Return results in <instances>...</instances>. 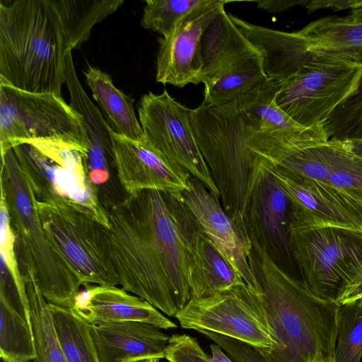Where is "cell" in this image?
Instances as JSON below:
<instances>
[{"instance_id":"cell-32","label":"cell","mask_w":362,"mask_h":362,"mask_svg":"<svg viewBox=\"0 0 362 362\" xmlns=\"http://www.w3.org/2000/svg\"><path fill=\"white\" fill-rule=\"evenodd\" d=\"M0 356L11 362L35 360L33 327L0 301Z\"/></svg>"},{"instance_id":"cell-46","label":"cell","mask_w":362,"mask_h":362,"mask_svg":"<svg viewBox=\"0 0 362 362\" xmlns=\"http://www.w3.org/2000/svg\"><path fill=\"white\" fill-rule=\"evenodd\" d=\"M347 139H362V121L356 126Z\"/></svg>"},{"instance_id":"cell-2","label":"cell","mask_w":362,"mask_h":362,"mask_svg":"<svg viewBox=\"0 0 362 362\" xmlns=\"http://www.w3.org/2000/svg\"><path fill=\"white\" fill-rule=\"evenodd\" d=\"M67 51L47 0H1L0 83L62 97Z\"/></svg>"},{"instance_id":"cell-40","label":"cell","mask_w":362,"mask_h":362,"mask_svg":"<svg viewBox=\"0 0 362 362\" xmlns=\"http://www.w3.org/2000/svg\"><path fill=\"white\" fill-rule=\"evenodd\" d=\"M358 0H312L304 6L308 13L320 9L329 8L334 11L352 8Z\"/></svg>"},{"instance_id":"cell-29","label":"cell","mask_w":362,"mask_h":362,"mask_svg":"<svg viewBox=\"0 0 362 362\" xmlns=\"http://www.w3.org/2000/svg\"><path fill=\"white\" fill-rule=\"evenodd\" d=\"M280 85L267 79L238 100L245 113L257 124V132H299L308 129L295 122L276 104V96Z\"/></svg>"},{"instance_id":"cell-26","label":"cell","mask_w":362,"mask_h":362,"mask_svg":"<svg viewBox=\"0 0 362 362\" xmlns=\"http://www.w3.org/2000/svg\"><path fill=\"white\" fill-rule=\"evenodd\" d=\"M93 98L109 120L113 132L130 141L143 144L144 134L133 107L134 99L117 88L110 76L88 66L84 72Z\"/></svg>"},{"instance_id":"cell-24","label":"cell","mask_w":362,"mask_h":362,"mask_svg":"<svg viewBox=\"0 0 362 362\" xmlns=\"http://www.w3.org/2000/svg\"><path fill=\"white\" fill-rule=\"evenodd\" d=\"M230 20L260 52L269 80L281 84L293 76L312 53L297 31L288 33L247 22L230 13Z\"/></svg>"},{"instance_id":"cell-20","label":"cell","mask_w":362,"mask_h":362,"mask_svg":"<svg viewBox=\"0 0 362 362\" xmlns=\"http://www.w3.org/2000/svg\"><path fill=\"white\" fill-rule=\"evenodd\" d=\"M73 308L90 324L134 321L148 323L161 329L177 326L143 298L116 286L83 285Z\"/></svg>"},{"instance_id":"cell-50","label":"cell","mask_w":362,"mask_h":362,"mask_svg":"<svg viewBox=\"0 0 362 362\" xmlns=\"http://www.w3.org/2000/svg\"><path fill=\"white\" fill-rule=\"evenodd\" d=\"M23 362H29V361H23Z\"/></svg>"},{"instance_id":"cell-39","label":"cell","mask_w":362,"mask_h":362,"mask_svg":"<svg viewBox=\"0 0 362 362\" xmlns=\"http://www.w3.org/2000/svg\"><path fill=\"white\" fill-rule=\"evenodd\" d=\"M199 332L219 345L234 362H272L259 349L244 342L208 331Z\"/></svg>"},{"instance_id":"cell-8","label":"cell","mask_w":362,"mask_h":362,"mask_svg":"<svg viewBox=\"0 0 362 362\" xmlns=\"http://www.w3.org/2000/svg\"><path fill=\"white\" fill-rule=\"evenodd\" d=\"M32 139L64 142L88 157L81 116L62 97L24 91L0 83L1 156Z\"/></svg>"},{"instance_id":"cell-38","label":"cell","mask_w":362,"mask_h":362,"mask_svg":"<svg viewBox=\"0 0 362 362\" xmlns=\"http://www.w3.org/2000/svg\"><path fill=\"white\" fill-rule=\"evenodd\" d=\"M168 362H211L197 340L187 334H173L165 350Z\"/></svg>"},{"instance_id":"cell-19","label":"cell","mask_w":362,"mask_h":362,"mask_svg":"<svg viewBox=\"0 0 362 362\" xmlns=\"http://www.w3.org/2000/svg\"><path fill=\"white\" fill-rule=\"evenodd\" d=\"M184 233L188 252L191 298H206L246 284L206 237L189 209L184 223Z\"/></svg>"},{"instance_id":"cell-49","label":"cell","mask_w":362,"mask_h":362,"mask_svg":"<svg viewBox=\"0 0 362 362\" xmlns=\"http://www.w3.org/2000/svg\"><path fill=\"white\" fill-rule=\"evenodd\" d=\"M360 300V305H361V307L362 308V298L359 300Z\"/></svg>"},{"instance_id":"cell-31","label":"cell","mask_w":362,"mask_h":362,"mask_svg":"<svg viewBox=\"0 0 362 362\" xmlns=\"http://www.w3.org/2000/svg\"><path fill=\"white\" fill-rule=\"evenodd\" d=\"M325 149L329 168L327 182L362 204V156L353 152L348 139H329Z\"/></svg>"},{"instance_id":"cell-30","label":"cell","mask_w":362,"mask_h":362,"mask_svg":"<svg viewBox=\"0 0 362 362\" xmlns=\"http://www.w3.org/2000/svg\"><path fill=\"white\" fill-rule=\"evenodd\" d=\"M24 275L36 351L34 361L67 362L56 335L49 303L40 293L33 272L26 269Z\"/></svg>"},{"instance_id":"cell-16","label":"cell","mask_w":362,"mask_h":362,"mask_svg":"<svg viewBox=\"0 0 362 362\" xmlns=\"http://www.w3.org/2000/svg\"><path fill=\"white\" fill-rule=\"evenodd\" d=\"M228 2L211 0L187 16L169 34L158 39L156 82L184 87L202 81V37Z\"/></svg>"},{"instance_id":"cell-14","label":"cell","mask_w":362,"mask_h":362,"mask_svg":"<svg viewBox=\"0 0 362 362\" xmlns=\"http://www.w3.org/2000/svg\"><path fill=\"white\" fill-rule=\"evenodd\" d=\"M12 149L37 202L72 207L109 228L106 209L89 177L65 169L29 143Z\"/></svg>"},{"instance_id":"cell-36","label":"cell","mask_w":362,"mask_h":362,"mask_svg":"<svg viewBox=\"0 0 362 362\" xmlns=\"http://www.w3.org/2000/svg\"><path fill=\"white\" fill-rule=\"evenodd\" d=\"M362 121V78L355 91L322 124L328 139H347Z\"/></svg>"},{"instance_id":"cell-48","label":"cell","mask_w":362,"mask_h":362,"mask_svg":"<svg viewBox=\"0 0 362 362\" xmlns=\"http://www.w3.org/2000/svg\"><path fill=\"white\" fill-rule=\"evenodd\" d=\"M315 362H334V359H329V360H322V361H315Z\"/></svg>"},{"instance_id":"cell-45","label":"cell","mask_w":362,"mask_h":362,"mask_svg":"<svg viewBox=\"0 0 362 362\" xmlns=\"http://www.w3.org/2000/svg\"><path fill=\"white\" fill-rule=\"evenodd\" d=\"M349 141L350 146L353 152L362 156V139H351Z\"/></svg>"},{"instance_id":"cell-42","label":"cell","mask_w":362,"mask_h":362,"mask_svg":"<svg viewBox=\"0 0 362 362\" xmlns=\"http://www.w3.org/2000/svg\"><path fill=\"white\" fill-rule=\"evenodd\" d=\"M257 6L269 13H279L291 7L305 6L308 0H262L256 1Z\"/></svg>"},{"instance_id":"cell-33","label":"cell","mask_w":362,"mask_h":362,"mask_svg":"<svg viewBox=\"0 0 362 362\" xmlns=\"http://www.w3.org/2000/svg\"><path fill=\"white\" fill-rule=\"evenodd\" d=\"M211 0H146L141 25L165 36L187 16Z\"/></svg>"},{"instance_id":"cell-27","label":"cell","mask_w":362,"mask_h":362,"mask_svg":"<svg viewBox=\"0 0 362 362\" xmlns=\"http://www.w3.org/2000/svg\"><path fill=\"white\" fill-rule=\"evenodd\" d=\"M66 50L78 49L94 25L115 12L123 0H47Z\"/></svg>"},{"instance_id":"cell-15","label":"cell","mask_w":362,"mask_h":362,"mask_svg":"<svg viewBox=\"0 0 362 362\" xmlns=\"http://www.w3.org/2000/svg\"><path fill=\"white\" fill-rule=\"evenodd\" d=\"M264 162L290 200L289 228L338 226L362 230L361 203L328 182L293 178Z\"/></svg>"},{"instance_id":"cell-11","label":"cell","mask_w":362,"mask_h":362,"mask_svg":"<svg viewBox=\"0 0 362 362\" xmlns=\"http://www.w3.org/2000/svg\"><path fill=\"white\" fill-rule=\"evenodd\" d=\"M191 109L161 94L144 95L138 115L146 142L153 148L181 165L197 178L216 198L220 194L197 146L190 120Z\"/></svg>"},{"instance_id":"cell-23","label":"cell","mask_w":362,"mask_h":362,"mask_svg":"<svg viewBox=\"0 0 362 362\" xmlns=\"http://www.w3.org/2000/svg\"><path fill=\"white\" fill-rule=\"evenodd\" d=\"M261 56L223 8L202 37V83L209 85Z\"/></svg>"},{"instance_id":"cell-43","label":"cell","mask_w":362,"mask_h":362,"mask_svg":"<svg viewBox=\"0 0 362 362\" xmlns=\"http://www.w3.org/2000/svg\"><path fill=\"white\" fill-rule=\"evenodd\" d=\"M211 356V362H234L233 359L216 343L210 345Z\"/></svg>"},{"instance_id":"cell-44","label":"cell","mask_w":362,"mask_h":362,"mask_svg":"<svg viewBox=\"0 0 362 362\" xmlns=\"http://www.w3.org/2000/svg\"><path fill=\"white\" fill-rule=\"evenodd\" d=\"M348 17L355 22L362 23V0H358L356 4L351 9Z\"/></svg>"},{"instance_id":"cell-18","label":"cell","mask_w":362,"mask_h":362,"mask_svg":"<svg viewBox=\"0 0 362 362\" xmlns=\"http://www.w3.org/2000/svg\"><path fill=\"white\" fill-rule=\"evenodd\" d=\"M212 244L226 257L247 285L258 293L248 255L251 242L243 221L231 218L215 197L197 178L191 176L188 187L180 194Z\"/></svg>"},{"instance_id":"cell-21","label":"cell","mask_w":362,"mask_h":362,"mask_svg":"<svg viewBox=\"0 0 362 362\" xmlns=\"http://www.w3.org/2000/svg\"><path fill=\"white\" fill-rule=\"evenodd\" d=\"M64 81L70 105L81 116L88 149L85 163L87 173L95 185L105 184L110 177L109 162L114 164L113 130L85 93L76 72L71 49L66 54Z\"/></svg>"},{"instance_id":"cell-37","label":"cell","mask_w":362,"mask_h":362,"mask_svg":"<svg viewBox=\"0 0 362 362\" xmlns=\"http://www.w3.org/2000/svg\"><path fill=\"white\" fill-rule=\"evenodd\" d=\"M29 143L53 161L82 177H89L81 151L68 144L48 139H32Z\"/></svg>"},{"instance_id":"cell-28","label":"cell","mask_w":362,"mask_h":362,"mask_svg":"<svg viewBox=\"0 0 362 362\" xmlns=\"http://www.w3.org/2000/svg\"><path fill=\"white\" fill-rule=\"evenodd\" d=\"M56 335L67 362H100L90 324L73 308L49 303Z\"/></svg>"},{"instance_id":"cell-25","label":"cell","mask_w":362,"mask_h":362,"mask_svg":"<svg viewBox=\"0 0 362 362\" xmlns=\"http://www.w3.org/2000/svg\"><path fill=\"white\" fill-rule=\"evenodd\" d=\"M310 53L341 55L362 64V23L346 17L326 16L297 31Z\"/></svg>"},{"instance_id":"cell-9","label":"cell","mask_w":362,"mask_h":362,"mask_svg":"<svg viewBox=\"0 0 362 362\" xmlns=\"http://www.w3.org/2000/svg\"><path fill=\"white\" fill-rule=\"evenodd\" d=\"M47 241L81 281L119 284L108 244L107 228L68 206L36 202Z\"/></svg>"},{"instance_id":"cell-3","label":"cell","mask_w":362,"mask_h":362,"mask_svg":"<svg viewBox=\"0 0 362 362\" xmlns=\"http://www.w3.org/2000/svg\"><path fill=\"white\" fill-rule=\"evenodd\" d=\"M190 120L225 212L243 221L245 205L260 165L259 156L247 144L252 132L258 131L257 124L238 99L219 106L202 102L191 110Z\"/></svg>"},{"instance_id":"cell-22","label":"cell","mask_w":362,"mask_h":362,"mask_svg":"<svg viewBox=\"0 0 362 362\" xmlns=\"http://www.w3.org/2000/svg\"><path fill=\"white\" fill-rule=\"evenodd\" d=\"M160 329L134 321L90 324V335L100 362L163 358L170 336Z\"/></svg>"},{"instance_id":"cell-10","label":"cell","mask_w":362,"mask_h":362,"mask_svg":"<svg viewBox=\"0 0 362 362\" xmlns=\"http://www.w3.org/2000/svg\"><path fill=\"white\" fill-rule=\"evenodd\" d=\"M175 317L184 329L208 331L260 350L274 344L261 297L247 284L191 298Z\"/></svg>"},{"instance_id":"cell-17","label":"cell","mask_w":362,"mask_h":362,"mask_svg":"<svg viewBox=\"0 0 362 362\" xmlns=\"http://www.w3.org/2000/svg\"><path fill=\"white\" fill-rule=\"evenodd\" d=\"M114 166L127 194L146 189L180 195L192 175L146 141H130L113 132Z\"/></svg>"},{"instance_id":"cell-4","label":"cell","mask_w":362,"mask_h":362,"mask_svg":"<svg viewBox=\"0 0 362 362\" xmlns=\"http://www.w3.org/2000/svg\"><path fill=\"white\" fill-rule=\"evenodd\" d=\"M1 160L0 189L19 240L24 268L33 272L47 303L72 308L82 284L47 241L37 200L13 149L1 156Z\"/></svg>"},{"instance_id":"cell-35","label":"cell","mask_w":362,"mask_h":362,"mask_svg":"<svg viewBox=\"0 0 362 362\" xmlns=\"http://www.w3.org/2000/svg\"><path fill=\"white\" fill-rule=\"evenodd\" d=\"M0 258L8 269L24 303L29 305L25 276L21 272L15 245L17 235L11 223V216L4 191L0 189Z\"/></svg>"},{"instance_id":"cell-12","label":"cell","mask_w":362,"mask_h":362,"mask_svg":"<svg viewBox=\"0 0 362 362\" xmlns=\"http://www.w3.org/2000/svg\"><path fill=\"white\" fill-rule=\"evenodd\" d=\"M160 254L178 310L191 299L184 223L188 206L180 195L146 189L134 194Z\"/></svg>"},{"instance_id":"cell-7","label":"cell","mask_w":362,"mask_h":362,"mask_svg":"<svg viewBox=\"0 0 362 362\" xmlns=\"http://www.w3.org/2000/svg\"><path fill=\"white\" fill-rule=\"evenodd\" d=\"M295 263L305 286L332 302L362 272V230L338 226L289 228Z\"/></svg>"},{"instance_id":"cell-6","label":"cell","mask_w":362,"mask_h":362,"mask_svg":"<svg viewBox=\"0 0 362 362\" xmlns=\"http://www.w3.org/2000/svg\"><path fill=\"white\" fill-rule=\"evenodd\" d=\"M362 64L341 55L317 52L280 85L278 106L299 124L322 125L357 88Z\"/></svg>"},{"instance_id":"cell-13","label":"cell","mask_w":362,"mask_h":362,"mask_svg":"<svg viewBox=\"0 0 362 362\" xmlns=\"http://www.w3.org/2000/svg\"><path fill=\"white\" fill-rule=\"evenodd\" d=\"M259 158L257 177L243 211V224L250 240L289 274L288 269L295 262L289 239L291 202L276 176Z\"/></svg>"},{"instance_id":"cell-5","label":"cell","mask_w":362,"mask_h":362,"mask_svg":"<svg viewBox=\"0 0 362 362\" xmlns=\"http://www.w3.org/2000/svg\"><path fill=\"white\" fill-rule=\"evenodd\" d=\"M107 235L119 284L169 317L175 304L144 212L134 194L105 208Z\"/></svg>"},{"instance_id":"cell-34","label":"cell","mask_w":362,"mask_h":362,"mask_svg":"<svg viewBox=\"0 0 362 362\" xmlns=\"http://www.w3.org/2000/svg\"><path fill=\"white\" fill-rule=\"evenodd\" d=\"M362 357V308L360 300L339 305L334 362H360Z\"/></svg>"},{"instance_id":"cell-41","label":"cell","mask_w":362,"mask_h":362,"mask_svg":"<svg viewBox=\"0 0 362 362\" xmlns=\"http://www.w3.org/2000/svg\"><path fill=\"white\" fill-rule=\"evenodd\" d=\"M362 298V272L346 286L335 303L339 306Z\"/></svg>"},{"instance_id":"cell-1","label":"cell","mask_w":362,"mask_h":362,"mask_svg":"<svg viewBox=\"0 0 362 362\" xmlns=\"http://www.w3.org/2000/svg\"><path fill=\"white\" fill-rule=\"evenodd\" d=\"M248 261L274 342L272 362L333 359L339 306L313 294L250 240Z\"/></svg>"},{"instance_id":"cell-47","label":"cell","mask_w":362,"mask_h":362,"mask_svg":"<svg viewBox=\"0 0 362 362\" xmlns=\"http://www.w3.org/2000/svg\"><path fill=\"white\" fill-rule=\"evenodd\" d=\"M160 358H159L150 357L135 360L132 362H160Z\"/></svg>"}]
</instances>
